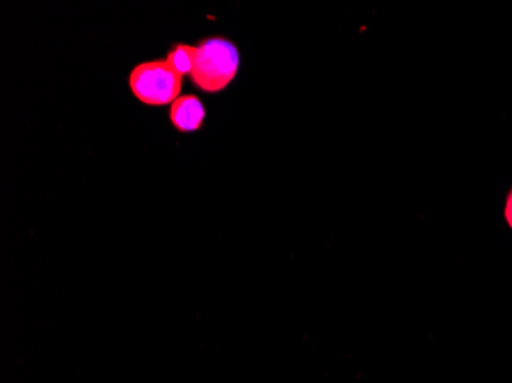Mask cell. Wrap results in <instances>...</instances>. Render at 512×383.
<instances>
[{
    "mask_svg": "<svg viewBox=\"0 0 512 383\" xmlns=\"http://www.w3.org/2000/svg\"><path fill=\"white\" fill-rule=\"evenodd\" d=\"M169 120L181 134L197 132L206 120V108L197 95H180L171 105Z\"/></svg>",
    "mask_w": 512,
    "mask_h": 383,
    "instance_id": "3",
    "label": "cell"
},
{
    "mask_svg": "<svg viewBox=\"0 0 512 383\" xmlns=\"http://www.w3.org/2000/svg\"><path fill=\"white\" fill-rule=\"evenodd\" d=\"M183 79L168 60H149L134 66L128 83L135 99L148 106H166L180 97Z\"/></svg>",
    "mask_w": 512,
    "mask_h": 383,
    "instance_id": "2",
    "label": "cell"
},
{
    "mask_svg": "<svg viewBox=\"0 0 512 383\" xmlns=\"http://www.w3.org/2000/svg\"><path fill=\"white\" fill-rule=\"evenodd\" d=\"M505 220L508 223L509 229L512 230V189L509 190L508 198H506Z\"/></svg>",
    "mask_w": 512,
    "mask_h": 383,
    "instance_id": "5",
    "label": "cell"
},
{
    "mask_svg": "<svg viewBox=\"0 0 512 383\" xmlns=\"http://www.w3.org/2000/svg\"><path fill=\"white\" fill-rule=\"evenodd\" d=\"M197 56V46L186 45V43H175L169 51L166 60L169 65L177 71L180 76H191Z\"/></svg>",
    "mask_w": 512,
    "mask_h": 383,
    "instance_id": "4",
    "label": "cell"
},
{
    "mask_svg": "<svg viewBox=\"0 0 512 383\" xmlns=\"http://www.w3.org/2000/svg\"><path fill=\"white\" fill-rule=\"evenodd\" d=\"M240 50L226 37H209L197 45L191 82L200 91L217 94L229 88L240 71Z\"/></svg>",
    "mask_w": 512,
    "mask_h": 383,
    "instance_id": "1",
    "label": "cell"
}]
</instances>
